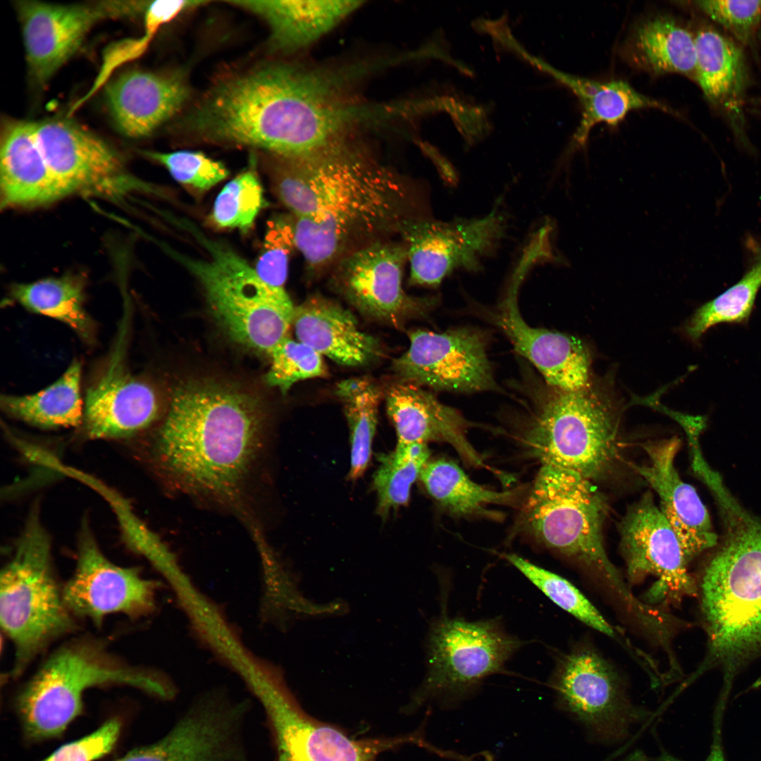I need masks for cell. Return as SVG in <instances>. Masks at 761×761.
Segmentation results:
<instances>
[{"mask_svg":"<svg viewBox=\"0 0 761 761\" xmlns=\"http://www.w3.org/2000/svg\"><path fill=\"white\" fill-rule=\"evenodd\" d=\"M607 513V500L593 481L572 470L543 464L523 514L527 530L540 543L601 575L626 600H633L605 548Z\"/></svg>","mask_w":761,"mask_h":761,"instance_id":"cell-9","label":"cell"},{"mask_svg":"<svg viewBox=\"0 0 761 761\" xmlns=\"http://www.w3.org/2000/svg\"><path fill=\"white\" fill-rule=\"evenodd\" d=\"M273 192L294 217L295 247L311 268L406 219L398 175L347 140L292 159L266 156Z\"/></svg>","mask_w":761,"mask_h":761,"instance_id":"cell-2","label":"cell"},{"mask_svg":"<svg viewBox=\"0 0 761 761\" xmlns=\"http://www.w3.org/2000/svg\"><path fill=\"white\" fill-rule=\"evenodd\" d=\"M557 75L576 95L581 105V118L573 140L575 147L585 146L596 125H616L633 110L654 109L675 113L669 106L644 95L621 80L602 82L562 73Z\"/></svg>","mask_w":761,"mask_h":761,"instance_id":"cell-31","label":"cell"},{"mask_svg":"<svg viewBox=\"0 0 761 761\" xmlns=\"http://www.w3.org/2000/svg\"><path fill=\"white\" fill-rule=\"evenodd\" d=\"M680 440L672 437L643 444L648 461L632 468L660 498V510L672 527L690 562L717 544L710 518L695 489L684 482L674 466Z\"/></svg>","mask_w":761,"mask_h":761,"instance_id":"cell-23","label":"cell"},{"mask_svg":"<svg viewBox=\"0 0 761 761\" xmlns=\"http://www.w3.org/2000/svg\"><path fill=\"white\" fill-rule=\"evenodd\" d=\"M111 685L160 698L174 694L161 673L128 664L96 640L79 639L54 651L18 693L16 705L25 735L32 741L61 735L82 711L85 692Z\"/></svg>","mask_w":761,"mask_h":761,"instance_id":"cell-5","label":"cell"},{"mask_svg":"<svg viewBox=\"0 0 761 761\" xmlns=\"http://www.w3.org/2000/svg\"><path fill=\"white\" fill-rule=\"evenodd\" d=\"M207 252L206 259L168 248L202 284L213 314L235 341L268 354L289 335L295 307L285 289L271 287L225 245L182 224Z\"/></svg>","mask_w":761,"mask_h":761,"instance_id":"cell-8","label":"cell"},{"mask_svg":"<svg viewBox=\"0 0 761 761\" xmlns=\"http://www.w3.org/2000/svg\"><path fill=\"white\" fill-rule=\"evenodd\" d=\"M695 6L741 44L753 39L761 24V0L696 1Z\"/></svg>","mask_w":761,"mask_h":761,"instance_id":"cell-43","label":"cell"},{"mask_svg":"<svg viewBox=\"0 0 761 761\" xmlns=\"http://www.w3.org/2000/svg\"><path fill=\"white\" fill-rule=\"evenodd\" d=\"M265 443L256 400L225 385L192 382L174 392L149 457L177 490L233 505L242 497Z\"/></svg>","mask_w":761,"mask_h":761,"instance_id":"cell-3","label":"cell"},{"mask_svg":"<svg viewBox=\"0 0 761 761\" xmlns=\"http://www.w3.org/2000/svg\"><path fill=\"white\" fill-rule=\"evenodd\" d=\"M105 97L120 132L131 138H140L152 133L178 113L188 99L190 89L180 73L135 70L111 80Z\"/></svg>","mask_w":761,"mask_h":761,"instance_id":"cell-24","label":"cell"},{"mask_svg":"<svg viewBox=\"0 0 761 761\" xmlns=\"http://www.w3.org/2000/svg\"><path fill=\"white\" fill-rule=\"evenodd\" d=\"M261 18L273 51L290 54L319 39L356 11L361 1H229Z\"/></svg>","mask_w":761,"mask_h":761,"instance_id":"cell-29","label":"cell"},{"mask_svg":"<svg viewBox=\"0 0 761 761\" xmlns=\"http://www.w3.org/2000/svg\"><path fill=\"white\" fill-rule=\"evenodd\" d=\"M694 80L705 99L726 120L738 142L750 149L745 104L749 78L745 56L734 40L709 26L695 34Z\"/></svg>","mask_w":761,"mask_h":761,"instance_id":"cell-25","label":"cell"},{"mask_svg":"<svg viewBox=\"0 0 761 761\" xmlns=\"http://www.w3.org/2000/svg\"><path fill=\"white\" fill-rule=\"evenodd\" d=\"M271 363L266 382L285 394L297 381L328 374L323 356L310 346L289 335L270 353Z\"/></svg>","mask_w":761,"mask_h":761,"instance_id":"cell-40","label":"cell"},{"mask_svg":"<svg viewBox=\"0 0 761 761\" xmlns=\"http://www.w3.org/2000/svg\"><path fill=\"white\" fill-rule=\"evenodd\" d=\"M550 684L559 707L602 742L625 739L630 727L648 715L631 703L619 675L591 648L563 655Z\"/></svg>","mask_w":761,"mask_h":761,"instance_id":"cell-11","label":"cell"},{"mask_svg":"<svg viewBox=\"0 0 761 761\" xmlns=\"http://www.w3.org/2000/svg\"><path fill=\"white\" fill-rule=\"evenodd\" d=\"M11 293L27 310L66 323L85 340L93 339L94 322L85 309L84 285L79 278L67 276L16 284Z\"/></svg>","mask_w":761,"mask_h":761,"instance_id":"cell-34","label":"cell"},{"mask_svg":"<svg viewBox=\"0 0 761 761\" xmlns=\"http://www.w3.org/2000/svg\"><path fill=\"white\" fill-rule=\"evenodd\" d=\"M506 228L497 209L480 218L404 219L397 230L407 250L410 283L436 287L454 271L481 270L483 259L495 252Z\"/></svg>","mask_w":761,"mask_h":761,"instance_id":"cell-12","label":"cell"},{"mask_svg":"<svg viewBox=\"0 0 761 761\" xmlns=\"http://www.w3.org/2000/svg\"><path fill=\"white\" fill-rule=\"evenodd\" d=\"M427 444H399L392 452L383 455L373 475L378 510L382 514L405 505L412 485L428 462Z\"/></svg>","mask_w":761,"mask_h":761,"instance_id":"cell-37","label":"cell"},{"mask_svg":"<svg viewBox=\"0 0 761 761\" xmlns=\"http://www.w3.org/2000/svg\"><path fill=\"white\" fill-rule=\"evenodd\" d=\"M82 366L74 361L45 389L28 395H2L1 405L10 416L44 429L78 426L82 423Z\"/></svg>","mask_w":761,"mask_h":761,"instance_id":"cell-32","label":"cell"},{"mask_svg":"<svg viewBox=\"0 0 761 761\" xmlns=\"http://www.w3.org/2000/svg\"><path fill=\"white\" fill-rule=\"evenodd\" d=\"M335 394L342 402L349 424L351 444L349 477L364 473L370 461L383 392L372 378H351L338 383Z\"/></svg>","mask_w":761,"mask_h":761,"instance_id":"cell-35","label":"cell"},{"mask_svg":"<svg viewBox=\"0 0 761 761\" xmlns=\"http://www.w3.org/2000/svg\"><path fill=\"white\" fill-rule=\"evenodd\" d=\"M292 326L298 340L343 366H366L382 355L378 340L360 330L352 312L322 296L295 307Z\"/></svg>","mask_w":761,"mask_h":761,"instance_id":"cell-27","label":"cell"},{"mask_svg":"<svg viewBox=\"0 0 761 761\" xmlns=\"http://www.w3.org/2000/svg\"><path fill=\"white\" fill-rule=\"evenodd\" d=\"M255 157L247 170L228 182L217 195L211 220L220 228L247 232L266 202L255 168Z\"/></svg>","mask_w":761,"mask_h":761,"instance_id":"cell-39","label":"cell"},{"mask_svg":"<svg viewBox=\"0 0 761 761\" xmlns=\"http://www.w3.org/2000/svg\"><path fill=\"white\" fill-rule=\"evenodd\" d=\"M32 128L49 168L68 194L123 186L125 173L120 156L95 135L62 118L32 122Z\"/></svg>","mask_w":761,"mask_h":761,"instance_id":"cell-18","label":"cell"},{"mask_svg":"<svg viewBox=\"0 0 761 761\" xmlns=\"http://www.w3.org/2000/svg\"><path fill=\"white\" fill-rule=\"evenodd\" d=\"M354 79L350 68L263 64L221 80L178 128L208 142L304 156L346 140L366 122V106L347 94Z\"/></svg>","mask_w":761,"mask_h":761,"instance_id":"cell-1","label":"cell"},{"mask_svg":"<svg viewBox=\"0 0 761 761\" xmlns=\"http://www.w3.org/2000/svg\"><path fill=\"white\" fill-rule=\"evenodd\" d=\"M626 46L627 56L637 68L656 75L680 74L694 80L695 34L674 18L657 15L643 20Z\"/></svg>","mask_w":761,"mask_h":761,"instance_id":"cell-30","label":"cell"},{"mask_svg":"<svg viewBox=\"0 0 761 761\" xmlns=\"http://www.w3.org/2000/svg\"><path fill=\"white\" fill-rule=\"evenodd\" d=\"M121 728L117 718L109 719L91 734L60 746L42 761H95L112 750Z\"/></svg>","mask_w":761,"mask_h":761,"instance_id":"cell-44","label":"cell"},{"mask_svg":"<svg viewBox=\"0 0 761 761\" xmlns=\"http://www.w3.org/2000/svg\"><path fill=\"white\" fill-rule=\"evenodd\" d=\"M619 526L621 552L631 580L652 576L657 594L674 600L698 593L688 571L690 560L650 492L628 508Z\"/></svg>","mask_w":761,"mask_h":761,"instance_id":"cell-15","label":"cell"},{"mask_svg":"<svg viewBox=\"0 0 761 761\" xmlns=\"http://www.w3.org/2000/svg\"><path fill=\"white\" fill-rule=\"evenodd\" d=\"M408 349L392 365L402 381L438 390H497L485 338L470 328L443 333L416 330Z\"/></svg>","mask_w":761,"mask_h":761,"instance_id":"cell-14","label":"cell"},{"mask_svg":"<svg viewBox=\"0 0 761 761\" xmlns=\"http://www.w3.org/2000/svg\"><path fill=\"white\" fill-rule=\"evenodd\" d=\"M521 281L512 279L495 315L496 324L514 349L541 373L546 383L574 391L591 382L590 356L582 342L569 335L528 326L520 314L517 294Z\"/></svg>","mask_w":761,"mask_h":761,"instance_id":"cell-22","label":"cell"},{"mask_svg":"<svg viewBox=\"0 0 761 761\" xmlns=\"http://www.w3.org/2000/svg\"><path fill=\"white\" fill-rule=\"evenodd\" d=\"M154 583L135 567L119 566L101 551L85 518L78 539L75 569L63 587L64 601L73 614L98 626L113 614L137 618L154 606Z\"/></svg>","mask_w":761,"mask_h":761,"instance_id":"cell-13","label":"cell"},{"mask_svg":"<svg viewBox=\"0 0 761 761\" xmlns=\"http://www.w3.org/2000/svg\"><path fill=\"white\" fill-rule=\"evenodd\" d=\"M521 642L500 621H468L443 615L428 635L427 673L417 695L451 708L471 696L483 681L502 671Z\"/></svg>","mask_w":761,"mask_h":761,"instance_id":"cell-10","label":"cell"},{"mask_svg":"<svg viewBox=\"0 0 761 761\" xmlns=\"http://www.w3.org/2000/svg\"><path fill=\"white\" fill-rule=\"evenodd\" d=\"M259 695L273 728L279 761H376L399 741L353 740L318 722L283 691L265 687Z\"/></svg>","mask_w":761,"mask_h":761,"instance_id":"cell-21","label":"cell"},{"mask_svg":"<svg viewBox=\"0 0 761 761\" xmlns=\"http://www.w3.org/2000/svg\"><path fill=\"white\" fill-rule=\"evenodd\" d=\"M747 266L734 285L698 308L686 322L683 330L698 342L711 328L719 323L744 324L749 321L761 288V238L748 236L745 241Z\"/></svg>","mask_w":761,"mask_h":761,"instance_id":"cell-33","label":"cell"},{"mask_svg":"<svg viewBox=\"0 0 761 761\" xmlns=\"http://www.w3.org/2000/svg\"><path fill=\"white\" fill-rule=\"evenodd\" d=\"M720 502L728 532L697 586L707 649L691 679L719 669L727 696L738 671L761 655V521L729 497Z\"/></svg>","mask_w":761,"mask_h":761,"instance_id":"cell-4","label":"cell"},{"mask_svg":"<svg viewBox=\"0 0 761 761\" xmlns=\"http://www.w3.org/2000/svg\"><path fill=\"white\" fill-rule=\"evenodd\" d=\"M146 156L162 164L178 182L199 190H207L226 178L225 166L201 151H177L171 153L144 152Z\"/></svg>","mask_w":761,"mask_h":761,"instance_id":"cell-42","label":"cell"},{"mask_svg":"<svg viewBox=\"0 0 761 761\" xmlns=\"http://www.w3.org/2000/svg\"><path fill=\"white\" fill-rule=\"evenodd\" d=\"M385 400L397 443L445 442L469 464L483 465L480 455L466 437L469 423L459 412L441 403L432 393L416 384L401 380L387 390Z\"/></svg>","mask_w":761,"mask_h":761,"instance_id":"cell-26","label":"cell"},{"mask_svg":"<svg viewBox=\"0 0 761 761\" xmlns=\"http://www.w3.org/2000/svg\"><path fill=\"white\" fill-rule=\"evenodd\" d=\"M240 711L208 698L197 704L156 742L113 761H243Z\"/></svg>","mask_w":761,"mask_h":761,"instance_id":"cell-19","label":"cell"},{"mask_svg":"<svg viewBox=\"0 0 761 761\" xmlns=\"http://www.w3.org/2000/svg\"><path fill=\"white\" fill-rule=\"evenodd\" d=\"M39 510L36 502L1 571L0 622L14 648L13 676L51 642L75 627L55 574L51 537Z\"/></svg>","mask_w":761,"mask_h":761,"instance_id":"cell-7","label":"cell"},{"mask_svg":"<svg viewBox=\"0 0 761 761\" xmlns=\"http://www.w3.org/2000/svg\"><path fill=\"white\" fill-rule=\"evenodd\" d=\"M295 247L294 218L280 216L269 221L255 271L268 285L285 289L290 255Z\"/></svg>","mask_w":761,"mask_h":761,"instance_id":"cell-41","label":"cell"},{"mask_svg":"<svg viewBox=\"0 0 761 761\" xmlns=\"http://www.w3.org/2000/svg\"><path fill=\"white\" fill-rule=\"evenodd\" d=\"M30 72L45 85L78 50L90 28L106 17L130 13V4L59 5L37 1L16 2Z\"/></svg>","mask_w":761,"mask_h":761,"instance_id":"cell-17","label":"cell"},{"mask_svg":"<svg viewBox=\"0 0 761 761\" xmlns=\"http://www.w3.org/2000/svg\"><path fill=\"white\" fill-rule=\"evenodd\" d=\"M159 412L155 390L130 373L118 345L101 375L87 388L82 424L91 439H125L149 428Z\"/></svg>","mask_w":761,"mask_h":761,"instance_id":"cell-20","label":"cell"},{"mask_svg":"<svg viewBox=\"0 0 761 761\" xmlns=\"http://www.w3.org/2000/svg\"><path fill=\"white\" fill-rule=\"evenodd\" d=\"M0 158L3 206H39L68 194L46 163L32 122L5 120Z\"/></svg>","mask_w":761,"mask_h":761,"instance_id":"cell-28","label":"cell"},{"mask_svg":"<svg viewBox=\"0 0 761 761\" xmlns=\"http://www.w3.org/2000/svg\"><path fill=\"white\" fill-rule=\"evenodd\" d=\"M419 478L441 506L456 515L480 513L490 504H506L514 493L488 489L471 480L455 463L444 459L428 462Z\"/></svg>","mask_w":761,"mask_h":761,"instance_id":"cell-36","label":"cell"},{"mask_svg":"<svg viewBox=\"0 0 761 761\" xmlns=\"http://www.w3.org/2000/svg\"><path fill=\"white\" fill-rule=\"evenodd\" d=\"M505 558L559 607L592 629L615 636L612 625L570 581L519 555H505Z\"/></svg>","mask_w":761,"mask_h":761,"instance_id":"cell-38","label":"cell"},{"mask_svg":"<svg viewBox=\"0 0 761 761\" xmlns=\"http://www.w3.org/2000/svg\"><path fill=\"white\" fill-rule=\"evenodd\" d=\"M536 396L525 434L530 453L593 482L613 474L621 460V411L609 388L593 380L574 391L547 384Z\"/></svg>","mask_w":761,"mask_h":761,"instance_id":"cell-6","label":"cell"},{"mask_svg":"<svg viewBox=\"0 0 761 761\" xmlns=\"http://www.w3.org/2000/svg\"><path fill=\"white\" fill-rule=\"evenodd\" d=\"M407 261L405 245L376 241L345 256L335 269L332 283L363 314L397 325L427 304L403 290Z\"/></svg>","mask_w":761,"mask_h":761,"instance_id":"cell-16","label":"cell"}]
</instances>
